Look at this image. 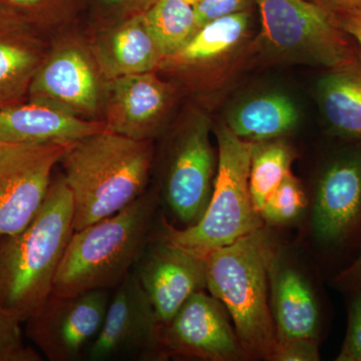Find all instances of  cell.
<instances>
[{"label": "cell", "mask_w": 361, "mask_h": 361, "mask_svg": "<svg viewBox=\"0 0 361 361\" xmlns=\"http://www.w3.org/2000/svg\"><path fill=\"white\" fill-rule=\"evenodd\" d=\"M73 200L63 175L52 178L37 217L23 231L0 236V303L21 323L39 310L75 232Z\"/></svg>", "instance_id": "2"}, {"label": "cell", "mask_w": 361, "mask_h": 361, "mask_svg": "<svg viewBox=\"0 0 361 361\" xmlns=\"http://www.w3.org/2000/svg\"><path fill=\"white\" fill-rule=\"evenodd\" d=\"M269 279L271 310L277 339H316L319 311L314 292L301 273L281 266L273 255Z\"/></svg>", "instance_id": "18"}, {"label": "cell", "mask_w": 361, "mask_h": 361, "mask_svg": "<svg viewBox=\"0 0 361 361\" xmlns=\"http://www.w3.org/2000/svg\"><path fill=\"white\" fill-rule=\"evenodd\" d=\"M13 146H14V145H8L6 144V142H0V158H1V157L4 156V154H6V152Z\"/></svg>", "instance_id": "35"}, {"label": "cell", "mask_w": 361, "mask_h": 361, "mask_svg": "<svg viewBox=\"0 0 361 361\" xmlns=\"http://www.w3.org/2000/svg\"><path fill=\"white\" fill-rule=\"evenodd\" d=\"M134 272L161 326L196 292L207 288L206 258L157 240L147 247Z\"/></svg>", "instance_id": "12"}, {"label": "cell", "mask_w": 361, "mask_h": 361, "mask_svg": "<svg viewBox=\"0 0 361 361\" xmlns=\"http://www.w3.org/2000/svg\"><path fill=\"white\" fill-rule=\"evenodd\" d=\"M27 99L54 104L78 116L96 111L99 82L84 52L65 49L47 56L33 78Z\"/></svg>", "instance_id": "16"}, {"label": "cell", "mask_w": 361, "mask_h": 361, "mask_svg": "<svg viewBox=\"0 0 361 361\" xmlns=\"http://www.w3.org/2000/svg\"><path fill=\"white\" fill-rule=\"evenodd\" d=\"M110 299L106 289L70 296L51 293L25 322L26 336L49 361L82 360L103 326Z\"/></svg>", "instance_id": "7"}, {"label": "cell", "mask_w": 361, "mask_h": 361, "mask_svg": "<svg viewBox=\"0 0 361 361\" xmlns=\"http://www.w3.org/2000/svg\"><path fill=\"white\" fill-rule=\"evenodd\" d=\"M71 144L14 145L0 158V236L18 234L37 217Z\"/></svg>", "instance_id": "9"}, {"label": "cell", "mask_w": 361, "mask_h": 361, "mask_svg": "<svg viewBox=\"0 0 361 361\" xmlns=\"http://www.w3.org/2000/svg\"><path fill=\"white\" fill-rule=\"evenodd\" d=\"M298 111L288 97L268 94L247 102L234 111L228 127L246 141H270L295 127Z\"/></svg>", "instance_id": "20"}, {"label": "cell", "mask_w": 361, "mask_h": 361, "mask_svg": "<svg viewBox=\"0 0 361 361\" xmlns=\"http://www.w3.org/2000/svg\"><path fill=\"white\" fill-rule=\"evenodd\" d=\"M307 198L295 176L289 172L261 209V218L269 224H286L297 219L307 207Z\"/></svg>", "instance_id": "26"}, {"label": "cell", "mask_w": 361, "mask_h": 361, "mask_svg": "<svg viewBox=\"0 0 361 361\" xmlns=\"http://www.w3.org/2000/svg\"><path fill=\"white\" fill-rule=\"evenodd\" d=\"M361 217V153L332 163L318 183L313 231L322 241H341Z\"/></svg>", "instance_id": "15"}, {"label": "cell", "mask_w": 361, "mask_h": 361, "mask_svg": "<svg viewBox=\"0 0 361 361\" xmlns=\"http://www.w3.org/2000/svg\"><path fill=\"white\" fill-rule=\"evenodd\" d=\"M217 176L206 212L196 224L178 229L165 217L157 240L206 258L208 254L261 229L263 220L254 208L249 175L254 142L241 139L227 125L216 130Z\"/></svg>", "instance_id": "5"}, {"label": "cell", "mask_w": 361, "mask_h": 361, "mask_svg": "<svg viewBox=\"0 0 361 361\" xmlns=\"http://www.w3.org/2000/svg\"><path fill=\"white\" fill-rule=\"evenodd\" d=\"M320 360L316 339H277L271 355L274 361H317Z\"/></svg>", "instance_id": "29"}, {"label": "cell", "mask_w": 361, "mask_h": 361, "mask_svg": "<svg viewBox=\"0 0 361 361\" xmlns=\"http://www.w3.org/2000/svg\"><path fill=\"white\" fill-rule=\"evenodd\" d=\"M273 253L261 228L206 257L207 288L231 316L244 355L269 360L276 343L268 297Z\"/></svg>", "instance_id": "4"}, {"label": "cell", "mask_w": 361, "mask_h": 361, "mask_svg": "<svg viewBox=\"0 0 361 361\" xmlns=\"http://www.w3.org/2000/svg\"><path fill=\"white\" fill-rule=\"evenodd\" d=\"M42 30L0 11V109L25 102L30 85L47 58Z\"/></svg>", "instance_id": "17"}, {"label": "cell", "mask_w": 361, "mask_h": 361, "mask_svg": "<svg viewBox=\"0 0 361 361\" xmlns=\"http://www.w3.org/2000/svg\"><path fill=\"white\" fill-rule=\"evenodd\" d=\"M266 47L281 58L342 68L360 58L336 18L308 0H254Z\"/></svg>", "instance_id": "6"}, {"label": "cell", "mask_w": 361, "mask_h": 361, "mask_svg": "<svg viewBox=\"0 0 361 361\" xmlns=\"http://www.w3.org/2000/svg\"><path fill=\"white\" fill-rule=\"evenodd\" d=\"M160 205L157 191H146L123 210L73 232L54 278L56 295L115 289L139 262L155 237Z\"/></svg>", "instance_id": "3"}, {"label": "cell", "mask_w": 361, "mask_h": 361, "mask_svg": "<svg viewBox=\"0 0 361 361\" xmlns=\"http://www.w3.org/2000/svg\"><path fill=\"white\" fill-rule=\"evenodd\" d=\"M106 130L103 121H90L47 103L26 99L0 109V142L8 145L70 144Z\"/></svg>", "instance_id": "13"}, {"label": "cell", "mask_w": 361, "mask_h": 361, "mask_svg": "<svg viewBox=\"0 0 361 361\" xmlns=\"http://www.w3.org/2000/svg\"><path fill=\"white\" fill-rule=\"evenodd\" d=\"M156 0H89V6L101 18L125 20L135 14L145 13Z\"/></svg>", "instance_id": "28"}, {"label": "cell", "mask_w": 361, "mask_h": 361, "mask_svg": "<svg viewBox=\"0 0 361 361\" xmlns=\"http://www.w3.org/2000/svg\"><path fill=\"white\" fill-rule=\"evenodd\" d=\"M188 4H191L192 6H196L197 4H200L202 0H185Z\"/></svg>", "instance_id": "36"}, {"label": "cell", "mask_w": 361, "mask_h": 361, "mask_svg": "<svg viewBox=\"0 0 361 361\" xmlns=\"http://www.w3.org/2000/svg\"><path fill=\"white\" fill-rule=\"evenodd\" d=\"M21 322L0 303V361H42L23 338Z\"/></svg>", "instance_id": "27"}, {"label": "cell", "mask_w": 361, "mask_h": 361, "mask_svg": "<svg viewBox=\"0 0 361 361\" xmlns=\"http://www.w3.org/2000/svg\"><path fill=\"white\" fill-rule=\"evenodd\" d=\"M108 51L109 63L116 77L149 73L164 59L145 13L120 23L109 42Z\"/></svg>", "instance_id": "21"}, {"label": "cell", "mask_w": 361, "mask_h": 361, "mask_svg": "<svg viewBox=\"0 0 361 361\" xmlns=\"http://www.w3.org/2000/svg\"><path fill=\"white\" fill-rule=\"evenodd\" d=\"M161 325L134 271L111 295L103 326L85 360H160Z\"/></svg>", "instance_id": "8"}, {"label": "cell", "mask_w": 361, "mask_h": 361, "mask_svg": "<svg viewBox=\"0 0 361 361\" xmlns=\"http://www.w3.org/2000/svg\"><path fill=\"white\" fill-rule=\"evenodd\" d=\"M320 106L336 134L361 139V58L330 70L318 87Z\"/></svg>", "instance_id": "19"}, {"label": "cell", "mask_w": 361, "mask_h": 361, "mask_svg": "<svg viewBox=\"0 0 361 361\" xmlns=\"http://www.w3.org/2000/svg\"><path fill=\"white\" fill-rule=\"evenodd\" d=\"M337 283L348 288H361V244L355 262L336 278Z\"/></svg>", "instance_id": "34"}, {"label": "cell", "mask_w": 361, "mask_h": 361, "mask_svg": "<svg viewBox=\"0 0 361 361\" xmlns=\"http://www.w3.org/2000/svg\"><path fill=\"white\" fill-rule=\"evenodd\" d=\"M154 149L103 130L71 142L59 165L73 200L75 231L130 205L146 192Z\"/></svg>", "instance_id": "1"}, {"label": "cell", "mask_w": 361, "mask_h": 361, "mask_svg": "<svg viewBox=\"0 0 361 361\" xmlns=\"http://www.w3.org/2000/svg\"><path fill=\"white\" fill-rule=\"evenodd\" d=\"M215 156L209 125L199 120L177 137L169 154L161 193L182 224H196L206 212L214 185Z\"/></svg>", "instance_id": "11"}, {"label": "cell", "mask_w": 361, "mask_h": 361, "mask_svg": "<svg viewBox=\"0 0 361 361\" xmlns=\"http://www.w3.org/2000/svg\"><path fill=\"white\" fill-rule=\"evenodd\" d=\"M294 154L281 141L254 142L252 152L249 189L254 208L260 212L268 198L291 172Z\"/></svg>", "instance_id": "23"}, {"label": "cell", "mask_w": 361, "mask_h": 361, "mask_svg": "<svg viewBox=\"0 0 361 361\" xmlns=\"http://www.w3.org/2000/svg\"><path fill=\"white\" fill-rule=\"evenodd\" d=\"M169 85L155 73L116 77L109 90L106 130L137 140H151L170 99Z\"/></svg>", "instance_id": "14"}, {"label": "cell", "mask_w": 361, "mask_h": 361, "mask_svg": "<svg viewBox=\"0 0 361 361\" xmlns=\"http://www.w3.org/2000/svg\"><path fill=\"white\" fill-rule=\"evenodd\" d=\"M337 25L361 47V11L334 16Z\"/></svg>", "instance_id": "33"}, {"label": "cell", "mask_w": 361, "mask_h": 361, "mask_svg": "<svg viewBox=\"0 0 361 361\" xmlns=\"http://www.w3.org/2000/svg\"><path fill=\"white\" fill-rule=\"evenodd\" d=\"M349 308L348 329L337 361H361V288Z\"/></svg>", "instance_id": "30"}, {"label": "cell", "mask_w": 361, "mask_h": 361, "mask_svg": "<svg viewBox=\"0 0 361 361\" xmlns=\"http://www.w3.org/2000/svg\"><path fill=\"white\" fill-rule=\"evenodd\" d=\"M250 16L248 9L209 21L169 59L178 65H191L219 58L239 44Z\"/></svg>", "instance_id": "22"}, {"label": "cell", "mask_w": 361, "mask_h": 361, "mask_svg": "<svg viewBox=\"0 0 361 361\" xmlns=\"http://www.w3.org/2000/svg\"><path fill=\"white\" fill-rule=\"evenodd\" d=\"M89 0H0V11L13 14L40 30L87 8Z\"/></svg>", "instance_id": "25"}, {"label": "cell", "mask_w": 361, "mask_h": 361, "mask_svg": "<svg viewBox=\"0 0 361 361\" xmlns=\"http://www.w3.org/2000/svg\"><path fill=\"white\" fill-rule=\"evenodd\" d=\"M227 310L215 297L196 292L161 326V360L171 356L209 361L244 357Z\"/></svg>", "instance_id": "10"}, {"label": "cell", "mask_w": 361, "mask_h": 361, "mask_svg": "<svg viewBox=\"0 0 361 361\" xmlns=\"http://www.w3.org/2000/svg\"><path fill=\"white\" fill-rule=\"evenodd\" d=\"M254 0H202L194 7L197 30L209 21L229 16V14L248 11Z\"/></svg>", "instance_id": "31"}, {"label": "cell", "mask_w": 361, "mask_h": 361, "mask_svg": "<svg viewBox=\"0 0 361 361\" xmlns=\"http://www.w3.org/2000/svg\"><path fill=\"white\" fill-rule=\"evenodd\" d=\"M332 16L361 11V0H308Z\"/></svg>", "instance_id": "32"}, {"label": "cell", "mask_w": 361, "mask_h": 361, "mask_svg": "<svg viewBox=\"0 0 361 361\" xmlns=\"http://www.w3.org/2000/svg\"><path fill=\"white\" fill-rule=\"evenodd\" d=\"M164 58H171L197 32L194 6L185 0H156L145 11Z\"/></svg>", "instance_id": "24"}]
</instances>
